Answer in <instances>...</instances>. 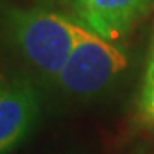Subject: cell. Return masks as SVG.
Here are the masks:
<instances>
[{"mask_svg":"<svg viewBox=\"0 0 154 154\" xmlns=\"http://www.w3.org/2000/svg\"><path fill=\"white\" fill-rule=\"evenodd\" d=\"M127 67V55L115 43L81 24L75 46L55 77L63 91L75 96L103 93Z\"/></svg>","mask_w":154,"mask_h":154,"instance_id":"obj_2","label":"cell"},{"mask_svg":"<svg viewBox=\"0 0 154 154\" xmlns=\"http://www.w3.org/2000/svg\"><path fill=\"white\" fill-rule=\"evenodd\" d=\"M2 89H4V88H2V84H0V91H2Z\"/></svg>","mask_w":154,"mask_h":154,"instance_id":"obj_6","label":"cell"},{"mask_svg":"<svg viewBox=\"0 0 154 154\" xmlns=\"http://www.w3.org/2000/svg\"><path fill=\"white\" fill-rule=\"evenodd\" d=\"M38 113V94L28 81H14L0 91V154H7L31 132Z\"/></svg>","mask_w":154,"mask_h":154,"instance_id":"obj_4","label":"cell"},{"mask_svg":"<svg viewBox=\"0 0 154 154\" xmlns=\"http://www.w3.org/2000/svg\"><path fill=\"white\" fill-rule=\"evenodd\" d=\"M79 22L116 43L152 9L154 0H72Z\"/></svg>","mask_w":154,"mask_h":154,"instance_id":"obj_3","label":"cell"},{"mask_svg":"<svg viewBox=\"0 0 154 154\" xmlns=\"http://www.w3.org/2000/svg\"><path fill=\"white\" fill-rule=\"evenodd\" d=\"M7 26L21 53L36 69L57 77L75 46L81 22L46 9L7 11Z\"/></svg>","mask_w":154,"mask_h":154,"instance_id":"obj_1","label":"cell"},{"mask_svg":"<svg viewBox=\"0 0 154 154\" xmlns=\"http://www.w3.org/2000/svg\"><path fill=\"white\" fill-rule=\"evenodd\" d=\"M142 108L151 118H154V45H152V51H151L147 69H146V77H144Z\"/></svg>","mask_w":154,"mask_h":154,"instance_id":"obj_5","label":"cell"}]
</instances>
